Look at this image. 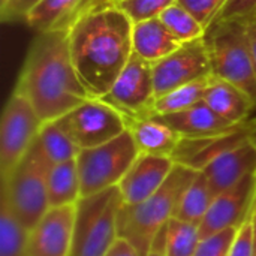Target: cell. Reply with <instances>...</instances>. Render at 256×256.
Segmentation results:
<instances>
[{
  "label": "cell",
  "instance_id": "cell-11",
  "mask_svg": "<svg viewBox=\"0 0 256 256\" xmlns=\"http://www.w3.org/2000/svg\"><path fill=\"white\" fill-rule=\"evenodd\" d=\"M156 98L168 92L212 76L204 38L183 44L170 56L152 63Z\"/></svg>",
  "mask_w": 256,
  "mask_h": 256
},
{
  "label": "cell",
  "instance_id": "cell-32",
  "mask_svg": "<svg viewBox=\"0 0 256 256\" xmlns=\"http://www.w3.org/2000/svg\"><path fill=\"white\" fill-rule=\"evenodd\" d=\"M42 0H3L0 2V16L3 22L26 21L32 9Z\"/></svg>",
  "mask_w": 256,
  "mask_h": 256
},
{
  "label": "cell",
  "instance_id": "cell-21",
  "mask_svg": "<svg viewBox=\"0 0 256 256\" xmlns=\"http://www.w3.org/2000/svg\"><path fill=\"white\" fill-rule=\"evenodd\" d=\"M81 198V182L76 159L56 164L48 172L50 207L75 206Z\"/></svg>",
  "mask_w": 256,
  "mask_h": 256
},
{
  "label": "cell",
  "instance_id": "cell-13",
  "mask_svg": "<svg viewBox=\"0 0 256 256\" xmlns=\"http://www.w3.org/2000/svg\"><path fill=\"white\" fill-rule=\"evenodd\" d=\"M75 206L50 207L28 231L26 256H69L74 238Z\"/></svg>",
  "mask_w": 256,
  "mask_h": 256
},
{
  "label": "cell",
  "instance_id": "cell-5",
  "mask_svg": "<svg viewBox=\"0 0 256 256\" xmlns=\"http://www.w3.org/2000/svg\"><path fill=\"white\" fill-rule=\"evenodd\" d=\"M118 188L82 196L75 204L74 238L69 256H105L118 238Z\"/></svg>",
  "mask_w": 256,
  "mask_h": 256
},
{
  "label": "cell",
  "instance_id": "cell-19",
  "mask_svg": "<svg viewBox=\"0 0 256 256\" xmlns=\"http://www.w3.org/2000/svg\"><path fill=\"white\" fill-rule=\"evenodd\" d=\"M128 129L140 153L172 158L180 141L183 140L172 128L154 117L128 118Z\"/></svg>",
  "mask_w": 256,
  "mask_h": 256
},
{
  "label": "cell",
  "instance_id": "cell-8",
  "mask_svg": "<svg viewBox=\"0 0 256 256\" xmlns=\"http://www.w3.org/2000/svg\"><path fill=\"white\" fill-rule=\"evenodd\" d=\"M56 122L80 150L105 144L128 130L126 117L99 98H88Z\"/></svg>",
  "mask_w": 256,
  "mask_h": 256
},
{
  "label": "cell",
  "instance_id": "cell-27",
  "mask_svg": "<svg viewBox=\"0 0 256 256\" xmlns=\"http://www.w3.org/2000/svg\"><path fill=\"white\" fill-rule=\"evenodd\" d=\"M159 18L182 44L201 39L206 34V28L202 27V24L178 3H174L172 6L165 9Z\"/></svg>",
  "mask_w": 256,
  "mask_h": 256
},
{
  "label": "cell",
  "instance_id": "cell-2",
  "mask_svg": "<svg viewBox=\"0 0 256 256\" xmlns=\"http://www.w3.org/2000/svg\"><path fill=\"white\" fill-rule=\"evenodd\" d=\"M14 90L28 99L44 123L63 117L90 98L72 62L69 30L38 33Z\"/></svg>",
  "mask_w": 256,
  "mask_h": 256
},
{
  "label": "cell",
  "instance_id": "cell-30",
  "mask_svg": "<svg viewBox=\"0 0 256 256\" xmlns=\"http://www.w3.org/2000/svg\"><path fill=\"white\" fill-rule=\"evenodd\" d=\"M177 3L189 10L207 30L213 24L226 0H177Z\"/></svg>",
  "mask_w": 256,
  "mask_h": 256
},
{
  "label": "cell",
  "instance_id": "cell-25",
  "mask_svg": "<svg viewBox=\"0 0 256 256\" xmlns=\"http://www.w3.org/2000/svg\"><path fill=\"white\" fill-rule=\"evenodd\" d=\"M165 232V255L194 256L201 242L200 225L171 218L164 228Z\"/></svg>",
  "mask_w": 256,
  "mask_h": 256
},
{
  "label": "cell",
  "instance_id": "cell-15",
  "mask_svg": "<svg viewBox=\"0 0 256 256\" xmlns=\"http://www.w3.org/2000/svg\"><path fill=\"white\" fill-rule=\"evenodd\" d=\"M201 172L206 176L212 190L216 195L238 184L246 177L256 174L255 138L224 152L208 162Z\"/></svg>",
  "mask_w": 256,
  "mask_h": 256
},
{
  "label": "cell",
  "instance_id": "cell-1",
  "mask_svg": "<svg viewBox=\"0 0 256 256\" xmlns=\"http://www.w3.org/2000/svg\"><path fill=\"white\" fill-rule=\"evenodd\" d=\"M132 20L102 0L70 28L69 48L76 74L90 98L104 96L134 54Z\"/></svg>",
  "mask_w": 256,
  "mask_h": 256
},
{
  "label": "cell",
  "instance_id": "cell-18",
  "mask_svg": "<svg viewBox=\"0 0 256 256\" xmlns=\"http://www.w3.org/2000/svg\"><path fill=\"white\" fill-rule=\"evenodd\" d=\"M102 0H42L26 18V24L39 32L69 30L90 8Z\"/></svg>",
  "mask_w": 256,
  "mask_h": 256
},
{
  "label": "cell",
  "instance_id": "cell-36",
  "mask_svg": "<svg viewBox=\"0 0 256 256\" xmlns=\"http://www.w3.org/2000/svg\"><path fill=\"white\" fill-rule=\"evenodd\" d=\"M146 256H166L165 255V232H164V230L158 234V237L154 238V242L152 244V249Z\"/></svg>",
  "mask_w": 256,
  "mask_h": 256
},
{
  "label": "cell",
  "instance_id": "cell-35",
  "mask_svg": "<svg viewBox=\"0 0 256 256\" xmlns=\"http://www.w3.org/2000/svg\"><path fill=\"white\" fill-rule=\"evenodd\" d=\"M243 21H244L246 36H248V42H249V48H250V54H252V60H254V66L256 70V14L248 18H243Z\"/></svg>",
  "mask_w": 256,
  "mask_h": 256
},
{
  "label": "cell",
  "instance_id": "cell-6",
  "mask_svg": "<svg viewBox=\"0 0 256 256\" xmlns=\"http://www.w3.org/2000/svg\"><path fill=\"white\" fill-rule=\"evenodd\" d=\"M204 42L212 75L242 87L256 104V70L243 18L212 24L206 30Z\"/></svg>",
  "mask_w": 256,
  "mask_h": 256
},
{
  "label": "cell",
  "instance_id": "cell-28",
  "mask_svg": "<svg viewBox=\"0 0 256 256\" xmlns=\"http://www.w3.org/2000/svg\"><path fill=\"white\" fill-rule=\"evenodd\" d=\"M174 3H177V0H122L116 4L132 20V22H140L160 16V14Z\"/></svg>",
  "mask_w": 256,
  "mask_h": 256
},
{
  "label": "cell",
  "instance_id": "cell-20",
  "mask_svg": "<svg viewBox=\"0 0 256 256\" xmlns=\"http://www.w3.org/2000/svg\"><path fill=\"white\" fill-rule=\"evenodd\" d=\"M132 45L136 56L154 63L178 50L183 44L165 27L158 16L134 22Z\"/></svg>",
  "mask_w": 256,
  "mask_h": 256
},
{
  "label": "cell",
  "instance_id": "cell-12",
  "mask_svg": "<svg viewBox=\"0 0 256 256\" xmlns=\"http://www.w3.org/2000/svg\"><path fill=\"white\" fill-rule=\"evenodd\" d=\"M255 201L256 174L218 194L200 224L201 238L228 228H238L252 213Z\"/></svg>",
  "mask_w": 256,
  "mask_h": 256
},
{
  "label": "cell",
  "instance_id": "cell-22",
  "mask_svg": "<svg viewBox=\"0 0 256 256\" xmlns=\"http://www.w3.org/2000/svg\"><path fill=\"white\" fill-rule=\"evenodd\" d=\"M214 198L216 194L212 190L208 180L201 171H198L192 183L184 189L178 201V206L176 208L174 218L189 224L200 225L206 218Z\"/></svg>",
  "mask_w": 256,
  "mask_h": 256
},
{
  "label": "cell",
  "instance_id": "cell-33",
  "mask_svg": "<svg viewBox=\"0 0 256 256\" xmlns=\"http://www.w3.org/2000/svg\"><path fill=\"white\" fill-rule=\"evenodd\" d=\"M256 14V0H226L218 16L214 18L213 24L231 21V20H242Z\"/></svg>",
  "mask_w": 256,
  "mask_h": 256
},
{
  "label": "cell",
  "instance_id": "cell-10",
  "mask_svg": "<svg viewBox=\"0 0 256 256\" xmlns=\"http://www.w3.org/2000/svg\"><path fill=\"white\" fill-rule=\"evenodd\" d=\"M99 99L116 108L126 120L152 117L156 100L152 63L134 52L111 88Z\"/></svg>",
  "mask_w": 256,
  "mask_h": 256
},
{
  "label": "cell",
  "instance_id": "cell-7",
  "mask_svg": "<svg viewBox=\"0 0 256 256\" xmlns=\"http://www.w3.org/2000/svg\"><path fill=\"white\" fill-rule=\"evenodd\" d=\"M138 154L140 150L129 129L105 144L80 150L76 166L81 198L118 186Z\"/></svg>",
  "mask_w": 256,
  "mask_h": 256
},
{
  "label": "cell",
  "instance_id": "cell-39",
  "mask_svg": "<svg viewBox=\"0 0 256 256\" xmlns=\"http://www.w3.org/2000/svg\"><path fill=\"white\" fill-rule=\"evenodd\" d=\"M0 2H3V0H0Z\"/></svg>",
  "mask_w": 256,
  "mask_h": 256
},
{
  "label": "cell",
  "instance_id": "cell-17",
  "mask_svg": "<svg viewBox=\"0 0 256 256\" xmlns=\"http://www.w3.org/2000/svg\"><path fill=\"white\" fill-rule=\"evenodd\" d=\"M202 100L216 114L234 124L248 123L256 108L255 100L246 90L213 75L208 80Z\"/></svg>",
  "mask_w": 256,
  "mask_h": 256
},
{
  "label": "cell",
  "instance_id": "cell-14",
  "mask_svg": "<svg viewBox=\"0 0 256 256\" xmlns=\"http://www.w3.org/2000/svg\"><path fill=\"white\" fill-rule=\"evenodd\" d=\"M174 165L172 158L140 153L117 186L123 206H135L154 195L170 177Z\"/></svg>",
  "mask_w": 256,
  "mask_h": 256
},
{
  "label": "cell",
  "instance_id": "cell-16",
  "mask_svg": "<svg viewBox=\"0 0 256 256\" xmlns=\"http://www.w3.org/2000/svg\"><path fill=\"white\" fill-rule=\"evenodd\" d=\"M153 117L172 128L177 134L182 135V138H190V140L210 138V136L230 134L249 123L248 122L243 124H234L222 118L219 114H216L204 100L178 112L153 116Z\"/></svg>",
  "mask_w": 256,
  "mask_h": 256
},
{
  "label": "cell",
  "instance_id": "cell-24",
  "mask_svg": "<svg viewBox=\"0 0 256 256\" xmlns=\"http://www.w3.org/2000/svg\"><path fill=\"white\" fill-rule=\"evenodd\" d=\"M28 230L0 198V256H26Z\"/></svg>",
  "mask_w": 256,
  "mask_h": 256
},
{
  "label": "cell",
  "instance_id": "cell-34",
  "mask_svg": "<svg viewBox=\"0 0 256 256\" xmlns=\"http://www.w3.org/2000/svg\"><path fill=\"white\" fill-rule=\"evenodd\" d=\"M105 256H141L138 254V250L124 238L118 237L114 244L111 246V249L108 250V254Z\"/></svg>",
  "mask_w": 256,
  "mask_h": 256
},
{
  "label": "cell",
  "instance_id": "cell-29",
  "mask_svg": "<svg viewBox=\"0 0 256 256\" xmlns=\"http://www.w3.org/2000/svg\"><path fill=\"white\" fill-rule=\"evenodd\" d=\"M237 230L238 228H228L202 237L194 256H230Z\"/></svg>",
  "mask_w": 256,
  "mask_h": 256
},
{
  "label": "cell",
  "instance_id": "cell-38",
  "mask_svg": "<svg viewBox=\"0 0 256 256\" xmlns=\"http://www.w3.org/2000/svg\"><path fill=\"white\" fill-rule=\"evenodd\" d=\"M108 2H111V3H118V2H122V0H108Z\"/></svg>",
  "mask_w": 256,
  "mask_h": 256
},
{
  "label": "cell",
  "instance_id": "cell-26",
  "mask_svg": "<svg viewBox=\"0 0 256 256\" xmlns=\"http://www.w3.org/2000/svg\"><path fill=\"white\" fill-rule=\"evenodd\" d=\"M208 78L177 87L171 92H168L164 96L156 98L153 105V116H162V114H172L183 110L190 108L192 105L201 102L204 99V92L208 84ZM152 116V117H153Z\"/></svg>",
  "mask_w": 256,
  "mask_h": 256
},
{
  "label": "cell",
  "instance_id": "cell-37",
  "mask_svg": "<svg viewBox=\"0 0 256 256\" xmlns=\"http://www.w3.org/2000/svg\"><path fill=\"white\" fill-rule=\"evenodd\" d=\"M252 222H254V246H255V256H256V201L252 210Z\"/></svg>",
  "mask_w": 256,
  "mask_h": 256
},
{
  "label": "cell",
  "instance_id": "cell-9",
  "mask_svg": "<svg viewBox=\"0 0 256 256\" xmlns=\"http://www.w3.org/2000/svg\"><path fill=\"white\" fill-rule=\"evenodd\" d=\"M44 122L27 98L10 93L0 122V177H6L24 158L39 135Z\"/></svg>",
  "mask_w": 256,
  "mask_h": 256
},
{
  "label": "cell",
  "instance_id": "cell-4",
  "mask_svg": "<svg viewBox=\"0 0 256 256\" xmlns=\"http://www.w3.org/2000/svg\"><path fill=\"white\" fill-rule=\"evenodd\" d=\"M51 166L38 140H34L16 166L2 178L0 198L8 202L28 231L50 210L48 172Z\"/></svg>",
  "mask_w": 256,
  "mask_h": 256
},
{
  "label": "cell",
  "instance_id": "cell-23",
  "mask_svg": "<svg viewBox=\"0 0 256 256\" xmlns=\"http://www.w3.org/2000/svg\"><path fill=\"white\" fill-rule=\"evenodd\" d=\"M36 140L51 165L76 159L80 153V147L69 138L56 120L44 123Z\"/></svg>",
  "mask_w": 256,
  "mask_h": 256
},
{
  "label": "cell",
  "instance_id": "cell-31",
  "mask_svg": "<svg viewBox=\"0 0 256 256\" xmlns=\"http://www.w3.org/2000/svg\"><path fill=\"white\" fill-rule=\"evenodd\" d=\"M230 256H255V246H254V222L252 213L249 218L238 226L236 238L232 242Z\"/></svg>",
  "mask_w": 256,
  "mask_h": 256
},
{
  "label": "cell",
  "instance_id": "cell-3",
  "mask_svg": "<svg viewBox=\"0 0 256 256\" xmlns=\"http://www.w3.org/2000/svg\"><path fill=\"white\" fill-rule=\"evenodd\" d=\"M196 174V170L176 164L170 177L154 195L135 206H122L118 237L128 240L141 256L147 255L158 234L174 218L184 189Z\"/></svg>",
  "mask_w": 256,
  "mask_h": 256
}]
</instances>
